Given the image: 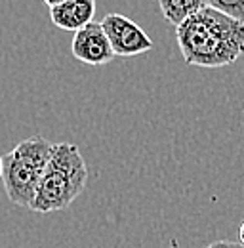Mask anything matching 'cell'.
<instances>
[{
    "mask_svg": "<svg viewBox=\"0 0 244 248\" xmlns=\"http://www.w3.org/2000/svg\"><path fill=\"white\" fill-rule=\"evenodd\" d=\"M176 38L187 65L225 67L244 54V23L210 6L200 8L178 25Z\"/></svg>",
    "mask_w": 244,
    "mask_h": 248,
    "instance_id": "1",
    "label": "cell"
},
{
    "mask_svg": "<svg viewBox=\"0 0 244 248\" xmlns=\"http://www.w3.org/2000/svg\"><path fill=\"white\" fill-rule=\"evenodd\" d=\"M86 184L88 168L80 149L73 143H54L30 210L38 214L65 210L76 201Z\"/></svg>",
    "mask_w": 244,
    "mask_h": 248,
    "instance_id": "2",
    "label": "cell"
},
{
    "mask_svg": "<svg viewBox=\"0 0 244 248\" xmlns=\"http://www.w3.org/2000/svg\"><path fill=\"white\" fill-rule=\"evenodd\" d=\"M54 143L42 136L19 141L8 155L2 156V184L8 199L21 208H29L34 201L38 184L44 176Z\"/></svg>",
    "mask_w": 244,
    "mask_h": 248,
    "instance_id": "3",
    "label": "cell"
},
{
    "mask_svg": "<svg viewBox=\"0 0 244 248\" xmlns=\"http://www.w3.org/2000/svg\"><path fill=\"white\" fill-rule=\"evenodd\" d=\"M101 29L105 32L115 56L134 58L149 52L152 48V40L136 21L122 14H107L101 21Z\"/></svg>",
    "mask_w": 244,
    "mask_h": 248,
    "instance_id": "4",
    "label": "cell"
},
{
    "mask_svg": "<svg viewBox=\"0 0 244 248\" xmlns=\"http://www.w3.org/2000/svg\"><path fill=\"white\" fill-rule=\"evenodd\" d=\"M71 52L78 62L86 65H105L115 60V52L101 29V23L95 21L75 32Z\"/></svg>",
    "mask_w": 244,
    "mask_h": 248,
    "instance_id": "5",
    "label": "cell"
},
{
    "mask_svg": "<svg viewBox=\"0 0 244 248\" xmlns=\"http://www.w3.org/2000/svg\"><path fill=\"white\" fill-rule=\"evenodd\" d=\"M95 0H67L60 6L50 8V19L63 31H80L93 21Z\"/></svg>",
    "mask_w": 244,
    "mask_h": 248,
    "instance_id": "6",
    "label": "cell"
},
{
    "mask_svg": "<svg viewBox=\"0 0 244 248\" xmlns=\"http://www.w3.org/2000/svg\"><path fill=\"white\" fill-rule=\"evenodd\" d=\"M162 16L172 25H182L187 17L206 6V0H158Z\"/></svg>",
    "mask_w": 244,
    "mask_h": 248,
    "instance_id": "7",
    "label": "cell"
},
{
    "mask_svg": "<svg viewBox=\"0 0 244 248\" xmlns=\"http://www.w3.org/2000/svg\"><path fill=\"white\" fill-rule=\"evenodd\" d=\"M206 6L244 23V0H206Z\"/></svg>",
    "mask_w": 244,
    "mask_h": 248,
    "instance_id": "8",
    "label": "cell"
},
{
    "mask_svg": "<svg viewBox=\"0 0 244 248\" xmlns=\"http://www.w3.org/2000/svg\"><path fill=\"white\" fill-rule=\"evenodd\" d=\"M206 248H244L241 243H233V241H215Z\"/></svg>",
    "mask_w": 244,
    "mask_h": 248,
    "instance_id": "9",
    "label": "cell"
},
{
    "mask_svg": "<svg viewBox=\"0 0 244 248\" xmlns=\"http://www.w3.org/2000/svg\"><path fill=\"white\" fill-rule=\"evenodd\" d=\"M50 8H54V6H60V4H63V2H67V0H44Z\"/></svg>",
    "mask_w": 244,
    "mask_h": 248,
    "instance_id": "10",
    "label": "cell"
},
{
    "mask_svg": "<svg viewBox=\"0 0 244 248\" xmlns=\"http://www.w3.org/2000/svg\"><path fill=\"white\" fill-rule=\"evenodd\" d=\"M239 239H241V245L244 247V221L243 225H241V229H239Z\"/></svg>",
    "mask_w": 244,
    "mask_h": 248,
    "instance_id": "11",
    "label": "cell"
},
{
    "mask_svg": "<svg viewBox=\"0 0 244 248\" xmlns=\"http://www.w3.org/2000/svg\"><path fill=\"white\" fill-rule=\"evenodd\" d=\"M0 180H2V156H0Z\"/></svg>",
    "mask_w": 244,
    "mask_h": 248,
    "instance_id": "12",
    "label": "cell"
}]
</instances>
